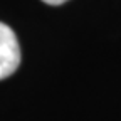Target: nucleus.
<instances>
[{
	"label": "nucleus",
	"mask_w": 121,
	"mask_h": 121,
	"mask_svg": "<svg viewBox=\"0 0 121 121\" xmlns=\"http://www.w3.org/2000/svg\"><path fill=\"white\" fill-rule=\"evenodd\" d=\"M20 64V47L13 30L0 22V79L9 78Z\"/></svg>",
	"instance_id": "1"
},
{
	"label": "nucleus",
	"mask_w": 121,
	"mask_h": 121,
	"mask_svg": "<svg viewBox=\"0 0 121 121\" xmlns=\"http://www.w3.org/2000/svg\"><path fill=\"white\" fill-rule=\"evenodd\" d=\"M42 2H45V4H49V5H60V4H64V2H67V0H42Z\"/></svg>",
	"instance_id": "2"
}]
</instances>
